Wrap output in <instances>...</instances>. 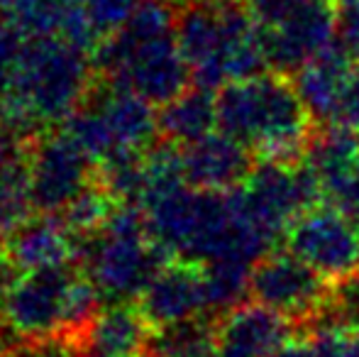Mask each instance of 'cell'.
Returning <instances> with one entry per match:
<instances>
[{"label":"cell","mask_w":359,"mask_h":357,"mask_svg":"<svg viewBox=\"0 0 359 357\" xmlns=\"http://www.w3.org/2000/svg\"><path fill=\"white\" fill-rule=\"evenodd\" d=\"M0 357H62V353L47 348H18V350H10V353H3Z\"/></svg>","instance_id":"f1b7e54d"},{"label":"cell","mask_w":359,"mask_h":357,"mask_svg":"<svg viewBox=\"0 0 359 357\" xmlns=\"http://www.w3.org/2000/svg\"><path fill=\"white\" fill-rule=\"evenodd\" d=\"M100 291L72 267L20 271L0 296V323L29 343H47L67 330H83L98 314Z\"/></svg>","instance_id":"5b68a950"},{"label":"cell","mask_w":359,"mask_h":357,"mask_svg":"<svg viewBox=\"0 0 359 357\" xmlns=\"http://www.w3.org/2000/svg\"><path fill=\"white\" fill-rule=\"evenodd\" d=\"M184 3H208V5H220V3H245V0H184Z\"/></svg>","instance_id":"f546056e"},{"label":"cell","mask_w":359,"mask_h":357,"mask_svg":"<svg viewBox=\"0 0 359 357\" xmlns=\"http://www.w3.org/2000/svg\"><path fill=\"white\" fill-rule=\"evenodd\" d=\"M29 208L34 206L29 196L27 154L20 140L0 133V243L29 218Z\"/></svg>","instance_id":"44dd1931"},{"label":"cell","mask_w":359,"mask_h":357,"mask_svg":"<svg viewBox=\"0 0 359 357\" xmlns=\"http://www.w3.org/2000/svg\"><path fill=\"white\" fill-rule=\"evenodd\" d=\"M337 125H345V128L359 130V69L355 74V81H352V86H350V93H347L345 108H342L340 123H337Z\"/></svg>","instance_id":"4316f807"},{"label":"cell","mask_w":359,"mask_h":357,"mask_svg":"<svg viewBox=\"0 0 359 357\" xmlns=\"http://www.w3.org/2000/svg\"><path fill=\"white\" fill-rule=\"evenodd\" d=\"M171 0H144L133 18L95 47L93 64L108 83L164 105L194 83L176 34Z\"/></svg>","instance_id":"3957f363"},{"label":"cell","mask_w":359,"mask_h":357,"mask_svg":"<svg viewBox=\"0 0 359 357\" xmlns=\"http://www.w3.org/2000/svg\"><path fill=\"white\" fill-rule=\"evenodd\" d=\"M149 348L154 350V357H220L213 323L205 318L159 328Z\"/></svg>","instance_id":"7402d4cb"},{"label":"cell","mask_w":359,"mask_h":357,"mask_svg":"<svg viewBox=\"0 0 359 357\" xmlns=\"http://www.w3.org/2000/svg\"><path fill=\"white\" fill-rule=\"evenodd\" d=\"M293 328L298 325L257 301H240L213 323L220 357H279L296 338Z\"/></svg>","instance_id":"4fadbf2b"},{"label":"cell","mask_w":359,"mask_h":357,"mask_svg":"<svg viewBox=\"0 0 359 357\" xmlns=\"http://www.w3.org/2000/svg\"><path fill=\"white\" fill-rule=\"evenodd\" d=\"M90 103L95 105L108 128L115 154H144L154 147L156 137L161 135L159 113H154V103L118 83H108L103 90H98Z\"/></svg>","instance_id":"ac0fdd59"},{"label":"cell","mask_w":359,"mask_h":357,"mask_svg":"<svg viewBox=\"0 0 359 357\" xmlns=\"http://www.w3.org/2000/svg\"><path fill=\"white\" fill-rule=\"evenodd\" d=\"M340 357H359V328L345 330L340 345Z\"/></svg>","instance_id":"83f0119b"},{"label":"cell","mask_w":359,"mask_h":357,"mask_svg":"<svg viewBox=\"0 0 359 357\" xmlns=\"http://www.w3.org/2000/svg\"><path fill=\"white\" fill-rule=\"evenodd\" d=\"M137 301V309L154 330L203 318L210 314L203 264L189 260H164Z\"/></svg>","instance_id":"8fae6325"},{"label":"cell","mask_w":359,"mask_h":357,"mask_svg":"<svg viewBox=\"0 0 359 357\" xmlns=\"http://www.w3.org/2000/svg\"><path fill=\"white\" fill-rule=\"evenodd\" d=\"M217 130L245 144L259 159H303L318 123L296 81L281 72H262L230 81L215 93Z\"/></svg>","instance_id":"7a4b0ae2"},{"label":"cell","mask_w":359,"mask_h":357,"mask_svg":"<svg viewBox=\"0 0 359 357\" xmlns=\"http://www.w3.org/2000/svg\"><path fill=\"white\" fill-rule=\"evenodd\" d=\"M337 0H325L284 20L259 27L262 47L271 72L293 74L337 39Z\"/></svg>","instance_id":"7c38bea8"},{"label":"cell","mask_w":359,"mask_h":357,"mask_svg":"<svg viewBox=\"0 0 359 357\" xmlns=\"http://www.w3.org/2000/svg\"><path fill=\"white\" fill-rule=\"evenodd\" d=\"M179 149L186 181L203 191L227 194L240 189L257 167L255 154L222 130H213L210 135Z\"/></svg>","instance_id":"2e32d148"},{"label":"cell","mask_w":359,"mask_h":357,"mask_svg":"<svg viewBox=\"0 0 359 357\" xmlns=\"http://www.w3.org/2000/svg\"><path fill=\"white\" fill-rule=\"evenodd\" d=\"M93 67L88 49L72 39H22L0 95V133L25 142L47 125L64 123L86 103Z\"/></svg>","instance_id":"6da1fadb"},{"label":"cell","mask_w":359,"mask_h":357,"mask_svg":"<svg viewBox=\"0 0 359 357\" xmlns=\"http://www.w3.org/2000/svg\"><path fill=\"white\" fill-rule=\"evenodd\" d=\"M230 196L237 213L276 248L293 220L323 198V189L306 157L296 162L259 159L250 179Z\"/></svg>","instance_id":"52a82bcc"},{"label":"cell","mask_w":359,"mask_h":357,"mask_svg":"<svg viewBox=\"0 0 359 357\" xmlns=\"http://www.w3.org/2000/svg\"><path fill=\"white\" fill-rule=\"evenodd\" d=\"M159 130L166 142L176 147L196 142L217 130V100L210 88H186L174 100L161 105L159 110Z\"/></svg>","instance_id":"ffe728a7"},{"label":"cell","mask_w":359,"mask_h":357,"mask_svg":"<svg viewBox=\"0 0 359 357\" xmlns=\"http://www.w3.org/2000/svg\"><path fill=\"white\" fill-rule=\"evenodd\" d=\"M3 245V257L18 271L69 267L76 255L83 252V240L69 228L62 215L57 218L54 213L25 218Z\"/></svg>","instance_id":"9a60e30c"},{"label":"cell","mask_w":359,"mask_h":357,"mask_svg":"<svg viewBox=\"0 0 359 357\" xmlns=\"http://www.w3.org/2000/svg\"><path fill=\"white\" fill-rule=\"evenodd\" d=\"M93 159L67 133H49L27 154L29 196L39 213H62L90 184Z\"/></svg>","instance_id":"30bf717a"},{"label":"cell","mask_w":359,"mask_h":357,"mask_svg":"<svg viewBox=\"0 0 359 357\" xmlns=\"http://www.w3.org/2000/svg\"><path fill=\"white\" fill-rule=\"evenodd\" d=\"M144 0H79L98 37L118 32Z\"/></svg>","instance_id":"d4e9b609"},{"label":"cell","mask_w":359,"mask_h":357,"mask_svg":"<svg viewBox=\"0 0 359 357\" xmlns=\"http://www.w3.org/2000/svg\"><path fill=\"white\" fill-rule=\"evenodd\" d=\"M0 3H3V0H0Z\"/></svg>","instance_id":"4dcf8cb0"},{"label":"cell","mask_w":359,"mask_h":357,"mask_svg":"<svg viewBox=\"0 0 359 357\" xmlns=\"http://www.w3.org/2000/svg\"><path fill=\"white\" fill-rule=\"evenodd\" d=\"M196 86L217 90L269 69L259 27L245 3H191L176 22Z\"/></svg>","instance_id":"277c9868"},{"label":"cell","mask_w":359,"mask_h":357,"mask_svg":"<svg viewBox=\"0 0 359 357\" xmlns=\"http://www.w3.org/2000/svg\"><path fill=\"white\" fill-rule=\"evenodd\" d=\"M337 42L359 64V0H337Z\"/></svg>","instance_id":"484cf974"},{"label":"cell","mask_w":359,"mask_h":357,"mask_svg":"<svg viewBox=\"0 0 359 357\" xmlns=\"http://www.w3.org/2000/svg\"><path fill=\"white\" fill-rule=\"evenodd\" d=\"M357 69L359 64L335 39L330 47H325L313 59H308L293 74L298 93H301L303 103L308 105L311 115L316 118L318 128L340 123L342 108H345Z\"/></svg>","instance_id":"5bb4252c"},{"label":"cell","mask_w":359,"mask_h":357,"mask_svg":"<svg viewBox=\"0 0 359 357\" xmlns=\"http://www.w3.org/2000/svg\"><path fill=\"white\" fill-rule=\"evenodd\" d=\"M151 325L130 304H108L81 330V357H142L151 343Z\"/></svg>","instance_id":"d6986e66"},{"label":"cell","mask_w":359,"mask_h":357,"mask_svg":"<svg viewBox=\"0 0 359 357\" xmlns=\"http://www.w3.org/2000/svg\"><path fill=\"white\" fill-rule=\"evenodd\" d=\"M90 281L108 304H128L140 299L164 255L154 245L147 228L142 206H115L108 223L86 240L83 252Z\"/></svg>","instance_id":"8992f818"},{"label":"cell","mask_w":359,"mask_h":357,"mask_svg":"<svg viewBox=\"0 0 359 357\" xmlns=\"http://www.w3.org/2000/svg\"><path fill=\"white\" fill-rule=\"evenodd\" d=\"M332 286V281L318 274L288 248H274L252 267L250 299L276 311L298 328H311L325 314Z\"/></svg>","instance_id":"9c48e42d"},{"label":"cell","mask_w":359,"mask_h":357,"mask_svg":"<svg viewBox=\"0 0 359 357\" xmlns=\"http://www.w3.org/2000/svg\"><path fill=\"white\" fill-rule=\"evenodd\" d=\"M115 203H118V201H115L100 184L98 186L88 184L72 203L62 210V218L67 220V225L81 240H88L108 223V218L115 210Z\"/></svg>","instance_id":"603a6c76"},{"label":"cell","mask_w":359,"mask_h":357,"mask_svg":"<svg viewBox=\"0 0 359 357\" xmlns=\"http://www.w3.org/2000/svg\"><path fill=\"white\" fill-rule=\"evenodd\" d=\"M0 20L22 39L64 37L95 49L98 32L88 22L79 0H3Z\"/></svg>","instance_id":"e0dca14e"},{"label":"cell","mask_w":359,"mask_h":357,"mask_svg":"<svg viewBox=\"0 0 359 357\" xmlns=\"http://www.w3.org/2000/svg\"><path fill=\"white\" fill-rule=\"evenodd\" d=\"M284 243L332 284L359 274V218L327 198L316 201L293 220Z\"/></svg>","instance_id":"ba28073f"},{"label":"cell","mask_w":359,"mask_h":357,"mask_svg":"<svg viewBox=\"0 0 359 357\" xmlns=\"http://www.w3.org/2000/svg\"><path fill=\"white\" fill-rule=\"evenodd\" d=\"M345 330L330 323H316L311 330L293 338L279 357H340Z\"/></svg>","instance_id":"cb8c5ba5"}]
</instances>
